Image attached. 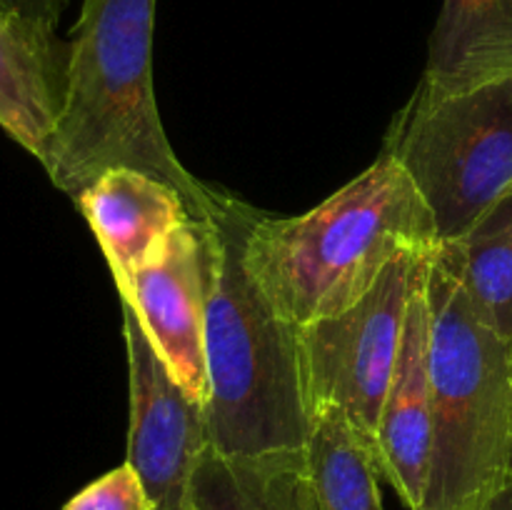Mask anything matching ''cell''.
<instances>
[{"instance_id": "obj_18", "label": "cell", "mask_w": 512, "mask_h": 510, "mask_svg": "<svg viewBox=\"0 0 512 510\" xmlns=\"http://www.w3.org/2000/svg\"><path fill=\"white\" fill-rule=\"evenodd\" d=\"M480 510H512V473L508 475V480L485 500V505Z\"/></svg>"}, {"instance_id": "obj_2", "label": "cell", "mask_w": 512, "mask_h": 510, "mask_svg": "<svg viewBox=\"0 0 512 510\" xmlns=\"http://www.w3.org/2000/svg\"><path fill=\"white\" fill-rule=\"evenodd\" d=\"M155 5L158 0H83L68 38V93L43 168L73 200L105 170H143L173 185L193 218H208L215 188L180 163L155 100Z\"/></svg>"}, {"instance_id": "obj_11", "label": "cell", "mask_w": 512, "mask_h": 510, "mask_svg": "<svg viewBox=\"0 0 512 510\" xmlns=\"http://www.w3.org/2000/svg\"><path fill=\"white\" fill-rule=\"evenodd\" d=\"M70 40L55 25L0 8V128L40 165L68 93Z\"/></svg>"}, {"instance_id": "obj_19", "label": "cell", "mask_w": 512, "mask_h": 510, "mask_svg": "<svg viewBox=\"0 0 512 510\" xmlns=\"http://www.w3.org/2000/svg\"><path fill=\"white\" fill-rule=\"evenodd\" d=\"M303 510H318V503H315V493H313V488H310V480H308V488H305Z\"/></svg>"}, {"instance_id": "obj_12", "label": "cell", "mask_w": 512, "mask_h": 510, "mask_svg": "<svg viewBox=\"0 0 512 510\" xmlns=\"http://www.w3.org/2000/svg\"><path fill=\"white\" fill-rule=\"evenodd\" d=\"M512 78V0H443L423 80L465 90Z\"/></svg>"}, {"instance_id": "obj_7", "label": "cell", "mask_w": 512, "mask_h": 510, "mask_svg": "<svg viewBox=\"0 0 512 510\" xmlns=\"http://www.w3.org/2000/svg\"><path fill=\"white\" fill-rule=\"evenodd\" d=\"M128 350V460L155 510H190V480L208 448L205 405L190 398L165 368L133 305L120 298Z\"/></svg>"}, {"instance_id": "obj_15", "label": "cell", "mask_w": 512, "mask_h": 510, "mask_svg": "<svg viewBox=\"0 0 512 510\" xmlns=\"http://www.w3.org/2000/svg\"><path fill=\"white\" fill-rule=\"evenodd\" d=\"M475 313L512 343V198L490 210L458 243L440 245Z\"/></svg>"}, {"instance_id": "obj_1", "label": "cell", "mask_w": 512, "mask_h": 510, "mask_svg": "<svg viewBox=\"0 0 512 510\" xmlns=\"http://www.w3.org/2000/svg\"><path fill=\"white\" fill-rule=\"evenodd\" d=\"M258 210L215 190L205 238L208 440L225 455L303 453L310 415L300 378V325L265 295L245 263Z\"/></svg>"}, {"instance_id": "obj_13", "label": "cell", "mask_w": 512, "mask_h": 510, "mask_svg": "<svg viewBox=\"0 0 512 510\" xmlns=\"http://www.w3.org/2000/svg\"><path fill=\"white\" fill-rule=\"evenodd\" d=\"M305 488V450L225 455L208 445L190 480V510H303Z\"/></svg>"}, {"instance_id": "obj_16", "label": "cell", "mask_w": 512, "mask_h": 510, "mask_svg": "<svg viewBox=\"0 0 512 510\" xmlns=\"http://www.w3.org/2000/svg\"><path fill=\"white\" fill-rule=\"evenodd\" d=\"M63 510H155V505L133 465L123 463L85 485Z\"/></svg>"}, {"instance_id": "obj_10", "label": "cell", "mask_w": 512, "mask_h": 510, "mask_svg": "<svg viewBox=\"0 0 512 510\" xmlns=\"http://www.w3.org/2000/svg\"><path fill=\"white\" fill-rule=\"evenodd\" d=\"M75 205L93 228L115 288L155 263L175 230L193 220L173 185L135 168L105 170L75 198Z\"/></svg>"}, {"instance_id": "obj_3", "label": "cell", "mask_w": 512, "mask_h": 510, "mask_svg": "<svg viewBox=\"0 0 512 510\" xmlns=\"http://www.w3.org/2000/svg\"><path fill=\"white\" fill-rule=\"evenodd\" d=\"M438 248L423 195L380 150L368 170L318 208L295 218L255 213L245 263L270 303L303 328L365 298L400 255Z\"/></svg>"}, {"instance_id": "obj_9", "label": "cell", "mask_w": 512, "mask_h": 510, "mask_svg": "<svg viewBox=\"0 0 512 510\" xmlns=\"http://www.w3.org/2000/svg\"><path fill=\"white\" fill-rule=\"evenodd\" d=\"M433 255V253H430ZM420 263L413 295L408 305L403 350L393 383L385 395L378 425L380 478L398 490L410 510L423 508L430 473V443H433V390H430V300L428 265Z\"/></svg>"}, {"instance_id": "obj_4", "label": "cell", "mask_w": 512, "mask_h": 510, "mask_svg": "<svg viewBox=\"0 0 512 510\" xmlns=\"http://www.w3.org/2000/svg\"><path fill=\"white\" fill-rule=\"evenodd\" d=\"M428 300L433 443L420 510H480L510 475L512 343L478 318L440 248Z\"/></svg>"}, {"instance_id": "obj_17", "label": "cell", "mask_w": 512, "mask_h": 510, "mask_svg": "<svg viewBox=\"0 0 512 510\" xmlns=\"http://www.w3.org/2000/svg\"><path fill=\"white\" fill-rule=\"evenodd\" d=\"M70 0H0V8L58 28Z\"/></svg>"}, {"instance_id": "obj_6", "label": "cell", "mask_w": 512, "mask_h": 510, "mask_svg": "<svg viewBox=\"0 0 512 510\" xmlns=\"http://www.w3.org/2000/svg\"><path fill=\"white\" fill-rule=\"evenodd\" d=\"M425 255L430 253L400 255L365 298L343 313L303 325L298 333L308 415L323 405L340 408L373 458L380 413L403 350L410 295Z\"/></svg>"}, {"instance_id": "obj_5", "label": "cell", "mask_w": 512, "mask_h": 510, "mask_svg": "<svg viewBox=\"0 0 512 510\" xmlns=\"http://www.w3.org/2000/svg\"><path fill=\"white\" fill-rule=\"evenodd\" d=\"M383 150L423 195L440 245L458 243L512 198V78L465 90L420 78Z\"/></svg>"}, {"instance_id": "obj_20", "label": "cell", "mask_w": 512, "mask_h": 510, "mask_svg": "<svg viewBox=\"0 0 512 510\" xmlns=\"http://www.w3.org/2000/svg\"><path fill=\"white\" fill-rule=\"evenodd\" d=\"M510 473H512V450H510Z\"/></svg>"}, {"instance_id": "obj_14", "label": "cell", "mask_w": 512, "mask_h": 510, "mask_svg": "<svg viewBox=\"0 0 512 510\" xmlns=\"http://www.w3.org/2000/svg\"><path fill=\"white\" fill-rule=\"evenodd\" d=\"M310 423L305 460L318 510H383L380 470L343 410L323 405Z\"/></svg>"}, {"instance_id": "obj_8", "label": "cell", "mask_w": 512, "mask_h": 510, "mask_svg": "<svg viewBox=\"0 0 512 510\" xmlns=\"http://www.w3.org/2000/svg\"><path fill=\"white\" fill-rule=\"evenodd\" d=\"M180 388L208 403L205 363V238L200 218L175 230L155 263L118 285Z\"/></svg>"}]
</instances>
